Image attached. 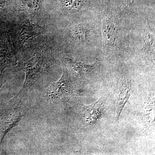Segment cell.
Wrapping results in <instances>:
<instances>
[{"label":"cell","instance_id":"cell-1","mask_svg":"<svg viewBox=\"0 0 155 155\" xmlns=\"http://www.w3.org/2000/svg\"><path fill=\"white\" fill-rule=\"evenodd\" d=\"M74 87L72 78L67 69L64 68L63 75L58 81L54 82L49 87L47 97L50 100L60 99L73 94Z\"/></svg>","mask_w":155,"mask_h":155},{"label":"cell","instance_id":"cell-2","mask_svg":"<svg viewBox=\"0 0 155 155\" xmlns=\"http://www.w3.org/2000/svg\"><path fill=\"white\" fill-rule=\"evenodd\" d=\"M132 88V82L127 77L122 78L115 87L114 92L116 98V121L117 123H119L122 111L131 96Z\"/></svg>","mask_w":155,"mask_h":155},{"label":"cell","instance_id":"cell-3","mask_svg":"<svg viewBox=\"0 0 155 155\" xmlns=\"http://www.w3.org/2000/svg\"><path fill=\"white\" fill-rule=\"evenodd\" d=\"M45 62L41 57H34L23 66L22 70L25 73V82L21 90L31 86L44 70Z\"/></svg>","mask_w":155,"mask_h":155},{"label":"cell","instance_id":"cell-4","mask_svg":"<svg viewBox=\"0 0 155 155\" xmlns=\"http://www.w3.org/2000/svg\"><path fill=\"white\" fill-rule=\"evenodd\" d=\"M104 101L101 98L95 102L86 106L84 113V121L87 126L94 125L98 121L104 111Z\"/></svg>","mask_w":155,"mask_h":155},{"label":"cell","instance_id":"cell-5","mask_svg":"<svg viewBox=\"0 0 155 155\" xmlns=\"http://www.w3.org/2000/svg\"><path fill=\"white\" fill-rule=\"evenodd\" d=\"M25 110H22L18 108L12 109L9 111L8 114L3 121L2 127V142L5 137V135L10 131L12 128L18 125L22 117L24 116L26 112Z\"/></svg>","mask_w":155,"mask_h":155},{"label":"cell","instance_id":"cell-6","mask_svg":"<svg viewBox=\"0 0 155 155\" xmlns=\"http://www.w3.org/2000/svg\"><path fill=\"white\" fill-rule=\"evenodd\" d=\"M103 33L105 47L112 45L116 40V26L112 19L106 17L103 22Z\"/></svg>","mask_w":155,"mask_h":155},{"label":"cell","instance_id":"cell-7","mask_svg":"<svg viewBox=\"0 0 155 155\" xmlns=\"http://www.w3.org/2000/svg\"><path fill=\"white\" fill-rule=\"evenodd\" d=\"M67 65L77 74L78 77H83L90 73L96 67V64L87 65L84 63H78L67 58Z\"/></svg>","mask_w":155,"mask_h":155},{"label":"cell","instance_id":"cell-8","mask_svg":"<svg viewBox=\"0 0 155 155\" xmlns=\"http://www.w3.org/2000/svg\"><path fill=\"white\" fill-rule=\"evenodd\" d=\"M64 8L70 13H76L81 10L83 6L82 0H62Z\"/></svg>","mask_w":155,"mask_h":155},{"label":"cell","instance_id":"cell-9","mask_svg":"<svg viewBox=\"0 0 155 155\" xmlns=\"http://www.w3.org/2000/svg\"><path fill=\"white\" fill-rule=\"evenodd\" d=\"M36 35L35 31L32 26L24 25L19 34V40L22 42L25 43L31 39Z\"/></svg>","mask_w":155,"mask_h":155},{"label":"cell","instance_id":"cell-10","mask_svg":"<svg viewBox=\"0 0 155 155\" xmlns=\"http://www.w3.org/2000/svg\"><path fill=\"white\" fill-rule=\"evenodd\" d=\"M145 41L146 48L150 49H152V50L153 49H154V38L150 30L146 31Z\"/></svg>","mask_w":155,"mask_h":155},{"label":"cell","instance_id":"cell-11","mask_svg":"<svg viewBox=\"0 0 155 155\" xmlns=\"http://www.w3.org/2000/svg\"><path fill=\"white\" fill-rule=\"evenodd\" d=\"M73 35L75 37L81 40H84L87 38V32L85 29L81 27H76L73 30Z\"/></svg>","mask_w":155,"mask_h":155},{"label":"cell","instance_id":"cell-12","mask_svg":"<svg viewBox=\"0 0 155 155\" xmlns=\"http://www.w3.org/2000/svg\"><path fill=\"white\" fill-rule=\"evenodd\" d=\"M26 5L28 11L31 13L35 12L39 8V0H27Z\"/></svg>","mask_w":155,"mask_h":155},{"label":"cell","instance_id":"cell-13","mask_svg":"<svg viewBox=\"0 0 155 155\" xmlns=\"http://www.w3.org/2000/svg\"><path fill=\"white\" fill-rule=\"evenodd\" d=\"M5 5L4 3L0 2V16L2 14V13L5 10Z\"/></svg>","mask_w":155,"mask_h":155},{"label":"cell","instance_id":"cell-14","mask_svg":"<svg viewBox=\"0 0 155 155\" xmlns=\"http://www.w3.org/2000/svg\"><path fill=\"white\" fill-rule=\"evenodd\" d=\"M3 84V83H0V89L2 87Z\"/></svg>","mask_w":155,"mask_h":155}]
</instances>
